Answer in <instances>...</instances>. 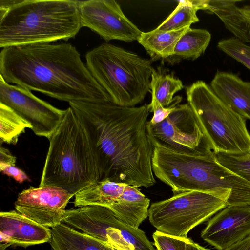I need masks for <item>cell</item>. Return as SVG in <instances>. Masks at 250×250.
<instances>
[{
    "mask_svg": "<svg viewBox=\"0 0 250 250\" xmlns=\"http://www.w3.org/2000/svg\"><path fill=\"white\" fill-rule=\"evenodd\" d=\"M188 28L172 31L155 29L142 32L137 41L153 60H166L172 55L177 42Z\"/></svg>",
    "mask_w": 250,
    "mask_h": 250,
    "instance_id": "ffe728a7",
    "label": "cell"
},
{
    "mask_svg": "<svg viewBox=\"0 0 250 250\" xmlns=\"http://www.w3.org/2000/svg\"><path fill=\"white\" fill-rule=\"evenodd\" d=\"M0 75L9 83L60 101L112 102L70 43H42L3 48Z\"/></svg>",
    "mask_w": 250,
    "mask_h": 250,
    "instance_id": "7a4b0ae2",
    "label": "cell"
},
{
    "mask_svg": "<svg viewBox=\"0 0 250 250\" xmlns=\"http://www.w3.org/2000/svg\"><path fill=\"white\" fill-rule=\"evenodd\" d=\"M20 0H0V13H3L19 1Z\"/></svg>",
    "mask_w": 250,
    "mask_h": 250,
    "instance_id": "4dcf8cb0",
    "label": "cell"
},
{
    "mask_svg": "<svg viewBox=\"0 0 250 250\" xmlns=\"http://www.w3.org/2000/svg\"><path fill=\"white\" fill-rule=\"evenodd\" d=\"M241 11L250 24V10L244 6L243 8H241Z\"/></svg>",
    "mask_w": 250,
    "mask_h": 250,
    "instance_id": "d6a6232c",
    "label": "cell"
},
{
    "mask_svg": "<svg viewBox=\"0 0 250 250\" xmlns=\"http://www.w3.org/2000/svg\"><path fill=\"white\" fill-rule=\"evenodd\" d=\"M16 158L13 156L9 150L2 146L0 149V163L15 165Z\"/></svg>",
    "mask_w": 250,
    "mask_h": 250,
    "instance_id": "f1b7e54d",
    "label": "cell"
},
{
    "mask_svg": "<svg viewBox=\"0 0 250 250\" xmlns=\"http://www.w3.org/2000/svg\"><path fill=\"white\" fill-rule=\"evenodd\" d=\"M183 87L182 81L173 75L153 69L150 83L152 97L163 107H169L173 101L174 95Z\"/></svg>",
    "mask_w": 250,
    "mask_h": 250,
    "instance_id": "44dd1931",
    "label": "cell"
},
{
    "mask_svg": "<svg viewBox=\"0 0 250 250\" xmlns=\"http://www.w3.org/2000/svg\"><path fill=\"white\" fill-rule=\"evenodd\" d=\"M239 0H200V10L217 15L226 28L242 42L250 43V24L236 5Z\"/></svg>",
    "mask_w": 250,
    "mask_h": 250,
    "instance_id": "e0dca14e",
    "label": "cell"
},
{
    "mask_svg": "<svg viewBox=\"0 0 250 250\" xmlns=\"http://www.w3.org/2000/svg\"><path fill=\"white\" fill-rule=\"evenodd\" d=\"M0 170L4 174L12 177L19 183H21L25 180H29L26 173L16 167L15 165L0 163Z\"/></svg>",
    "mask_w": 250,
    "mask_h": 250,
    "instance_id": "83f0119b",
    "label": "cell"
},
{
    "mask_svg": "<svg viewBox=\"0 0 250 250\" xmlns=\"http://www.w3.org/2000/svg\"><path fill=\"white\" fill-rule=\"evenodd\" d=\"M186 250H208L190 240L187 245Z\"/></svg>",
    "mask_w": 250,
    "mask_h": 250,
    "instance_id": "1f68e13d",
    "label": "cell"
},
{
    "mask_svg": "<svg viewBox=\"0 0 250 250\" xmlns=\"http://www.w3.org/2000/svg\"><path fill=\"white\" fill-rule=\"evenodd\" d=\"M79 10L82 27L90 29L106 42H133L138 40L142 32L114 0L80 1Z\"/></svg>",
    "mask_w": 250,
    "mask_h": 250,
    "instance_id": "30bf717a",
    "label": "cell"
},
{
    "mask_svg": "<svg viewBox=\"0 0 250 250\" xmlns=\"http://www.w3.org/2000/svg\"><path fill=\"white\" fill-rule=\"evenodd\" d=\"M69 104L88 125L98 156L101 181L146 188L155 184L154 147L146 132L148 105L126 107L112 102L86 101Z\"/></svg>",
    "mask_w": 250,
    "mask_h": 250,
    "instance_id": "6da1fadb",
    "label": "cell"
},
{
    "mask_svg": "<svg viewBox=\"0 0 250 250\" xmlns=\"http://www.w3.org/2000/svg\"><path fill=\"white\" fill-rule=\"evenodd\" d=\"M32 125L9 106L0 103V142L16 145L20 135Z\"/></svg>",
    "mask_w": 250,
    "mask_h": 250,
    "instance_id": "603a6c76",
    "label": "cell"
},
{
    "mask_svg": "<svg viewBox=\"0 0 250 250\" xmlns=\"http://www.w3.org/2000/svg\"><path fill=\"white\" fill-rule=\"evenodd\" d=\"M0 243L28 247L49 242L51 230L18 211L0 213Z\"/></svg>",
    "mask_w": 250,
    "mask_h": 250,
    "instance_id": "5bb4252c",
    "label": "cell"
},
{
    "mask_svg": "<svg viewBox=\"0 0 250 250\" xmlns=\"http://www.w3.org/2000/svg\"><path fill=\"white\" fill-rule=\"evenodd\" d=\"M49 241L53 250H118L61 223L53 227Z\"/></svg>",
    "mask_w": 250,
    "mask_h": 250,
    "instance_id": "ac0fdd59",
    "label": "cell"
},
{
    "mask_svg": "<svg viewBox=\"0 0 250 250\" xmlns=\"http://www.w3.org/2000/svg\"><path fill=\"white\" fill-rule=\"evenodd\" d=\"M202 238L224 250L250 236V206H228L210 219Z\"/></svg>",
    "mask_w": 250,
    "mask_h": 250,
    "instance_id": "4fadbf2b",
    "label": "cell"
},
{
    "mask_svg": "<svg viewBox=\"0 0 250 250\" xmlns=\"http://www.w3.org/2000/svg\"><path fill=\"white\" fill-rule=\"evenodd\" d=\"M198 10L194 0H179L172 12L155 29L172 31L190 27L199 21L196 14Z\"/></svg>",
    "mask_w": 250,
    "mask_h": 250,
    "instance_id": "7402d4cb",
    "label": "cell"
},
{
    "mask_svg": "<svg viewBox=\"0 0 250 250\" xmlns=\"http://www.w3.org/2000/svg\"><path fill=\"white\" fill-rule=\"evenodd\" d=\"M73 196L57 187H30L19 194L15 207L29 219L52 228L63 222L65 208Z\"/></svg>",
    "mask_w": 250,
    "mask_h": 250,
    "instance_id": "8fae6325",
    "label": "cell"
},
{
    "mask_svg": "<svg viewBox=\"0 0 250 250\" xmlns=\"http://www.w3.org/2000/svg\"><path fill=\"white\" fill-rule=\"evenodd\" d=\"M210 86L229 108L250 120V82L244 81L232 73L218 71Z\"/></svg>",
    "mask_w": 250,
    "mask_h": 250,
    "instance_id": "9a60e30c",
    "label": "cell"
},
{
    "mask_svg": "<svg viewBox=\"0 0 250 250\" xmlns=\"http://www.w3.org/2000/svg\"><path fill=\"white\" fill-rule=\"evenodd\" d=\"M63 222L118 250H134L122 235L123 222L107 207L88 205L66 210Z\"/></svg>",
    "mask_w": 250,
    "mask_h": 250,
    "instance_id": "7c38bea8",
    "label": "cell"
},
{
    "mask_svg": "<svg viewBox=\"0 0 250 250\" xmlns=\"http://www.w3.org/2000/svg\"><path fill=\"white\" fill-rule=\"evenodd\" d=\"M80 1L20 0L0 13V47L74 38L82 27Z\"/></svg>",
    "mask_w": 250,
    "mask_h": 250,
    "instance_id": "277c9868",
    "label": "cell"
},
{
    "mask_svg": "<svg viewBox=\"0 0 250 250\" xmlns=\"http://www.w3.org/2000/svg\"><path fill=\"white\" fill-rule=\"evenodd\" d=\"M211 38L207 30L189 27L177 42L172 55L165 60L172 65L183 60H194L204 53Z\"/></svg>",
    "mask_w": 250,
    "mask_h": 250,
    "instance_id": "d6986e66",
    "label": "cell"
},
{
    "mask_svg": "<svg viewBox=\"0 0 250 250\" xmlns=\"http://www.w3.org/2000/svg\"><path fill=\"white\" fill-rule=\"evenodd\" d=\"M49 140L39 187H57L75 195L102 180L94 141L78 112L69 106Z\"/></svg>",
    "mask_w": 250,
    "mask_h": 250,
    "instance_id": "3957f363",
    "label": "cell"
},
{
    "mask_svg": "<svg viewBox=\"0 0 250 250\" xmlns=\"http://www.w3.org/2000/svg\"><path fill=\"white\" fill-rule=\"evenodd\" d=\"M0 103L15 111L32 125L37 136L49 140L62 122L65 110L59 109L31 91L7 83L0 75Z\"/></svg>",
    "mask_w": 250,
    "mask_h": 250,
    "instance_id": "9c48e42d",
    "label": "cell"
},
{
    "mask_svg": "<svg viewBox=\"0 0 250 250\" xmlns=\"http://www.w3.org/2000/svg\"><path fill=\"white\" fill-rule=\"evenodd\" d=\"M134 186L125 184L114 203L109 208L123 223L139 226L148 216L150 200Z\"/></svg>",
    "mask_w": 250,
    "mask_h": 250,
    "instance_id": "2e32d148",
    "label": "cell"
},
{
    "mask_svg": "<svg viewBox=\"0 0 250 250\" xmlns=\"http://www.w3.org/2000/svg\"><path fill=\"white\" fill-rule=\"evenodd\" d=\"M224 250H250V236Z\"/></svg>",
    "mask_w": 250,
    "mask_h": 250,
    "instance_id": "f546056e",
    "label": "cell"
},
{
    "mask_svg": "<svg viewBox=\"0 0 250 250\" xmlns=\"http://www.w3.org/2000/svg\"><path fill=\"white\" fill-rule=\"evenodd\" d=\"M154 244L157 250H186L189 238L168 235L158 230L153 234Z\"/></svg>",
    "mask_w": 250,
    "mask_h": 250,
    "instance_id": "484cf974",
    "label": "cell"
},
{
    "mask_svg": "<svg viewBox=\"0 0 250 250\" xmlns=\"http://www.w3.org/2000/svg\"><path fill=\"white\" fill-rule=\"evenodd\" d=\"M181 100V97L176 96L170 105L165 107L155 98L152 97L151 102L148 104V107L149 111L153 112V115L148 122L152 125H155L163 121L175 109Z\"/></svg>",
    "mask_w": 250,
    "mask_h": 250,
    "instance_id": "4316f807",
    "label": "cell"
},
{
    "mask_svg": "<svg viewBox=\"0 0 250 250\" xmlns=\"http://www.w3.org/2000/svg\"><path fill=\"white\" fill-rule=\"evenodd\" d=\"M146 132L154 148L188 154H206L214 151L188 103L177 105L159 123L152 125L148 121Z\"/></svg>",
    "mask_w": 250,
    "mask_h": 250,
    "instance_id": "ba28073f",
    "label": "cell"
},
{
    "mask_svg": "<svg viewBox=\"0 0 250 250\" xmlns=\"http://www.w3.org/2000/svg\"><path fill=\"white\" fill-rule=\"evenodd\" d=\"M231 193L227 190L176 193L170 198L152 203L148 209L149 220L157 230L187 238L191 229L228 207Z\"/></svg>",
    "mask_w": 250,
    "mask_h": 250,
    "instance_id": "52a82bcc",
    "label": "cell"
},
{
    "mask_svg": "<svg viewBox=\"0 0 250 250\" xmlns=\"http://www.w3.org/2000/svg\"><path fill=\"white\" fill-rule=\"evenodd\" d=\"M215 154L219 163L250 182V151L241 154Z\"/></svg>",
    "mask_w": 250,
    "mask_h": 250,
    "instance_id": "cb8c5ba5",
    "label": "cell"
},
{
    "mask_svg": "<svg viewBox=\"0 0 250 250\" xmlns=\"http://www.w3.org/2000/svg\"><path fill=\"white\" fill-rule=\"evenodd\" d=\"M246 8L250 10V6H245Z\"/></svg>",
    "mask_w": 250,
    "mask_h": 250,
    "instance_id": "836d02e7",
    "label": "cell"
},
{
    "mask_svg": "<svg viewBox=\"0 0 250 250\" xmlns=\"http://www.w3.org/2000/svg\"><path fill=\"white\" fill-rule=\"evenodd\" d=\"M188 103L215 152L241 154L250 151L246 119L223 102L210 86L198 81L186 87Z\"/></svg>",
    "mask_w": 250,
    "mask_h": 250,
    "instance_id": "8992f818",
    "label": "cell"
},
{
    "mask_svg": "<svg viewBox=\"0 0 250 250\" xmlns=\"http://www.w3.org/2000/svg\"><path fill=\"white\" fill-rule=\"evenodd\" d=\"M85 58L90 72L113 104L134 107L150 91L153 68L149 60L108 43L88 51Z\"/></svg>",
    "mask_w": 250,
    "mask_h": 250,
    "instance_id": "5b68a950",
    "label": "cell"
},
{
    "mask_svg": "<svg viewBox=\"0 0 250 250\" xmlns=\"http://www.w3.org/2000/svg\"><path fill=\"white\" fill-rule=\"evenodd\" d=\"M218 48L250 70V46L235 37L223 39Z\"/></svg>",
    "mask_w": 250,
    "mask_h": 250,
    "instance_id": "d4e9b609",
    "label": "cell"
}]
</instances>
